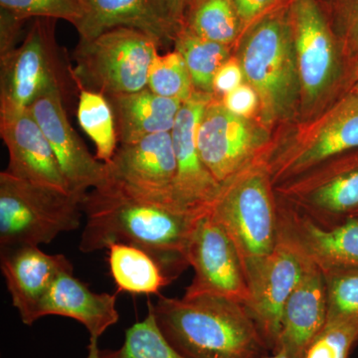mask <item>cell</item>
Masks as SVG:
<instances>
[{"instance_id": "obj_1", "label": "cell", "mask_w": 358, "mask_h": 358, "mask_svg": "<svg viewBox=\"0 0 358 358\" xmlns=\"http://www.w3.org/2000/svg\"><path fill=\"white\" fill-rule=\"evenodd\" d=\"M83 212L86 224L79 244L83 253L115 243L138 247L173 281L187 268L186 249L200 215L143 199L110 178L87 192Z\"/></svg>"}, {"instance_id": "obj_2", "label": "cell", "mask_w": 358, "mask_h": 358, "mask_svg": "<svg viewBox=\"0 0 358 358\" xmlns=\"http://www.w3.org/2000/svg\"><path fill=\"white\" fill-rule=\"evenodd\" d=\"M152 308L162 334L186 358H261L271 350L246 307L237 301L159 294Z\"/></svg>"}, {"instance_id": "obj_3", "label": "cell", "mask_w": 358, "mask_h": 358, "mask_svg": "<svg viewBox=\"0 0 358 358\" xmlns=\"http://www.w3.org/2000/svg\"><path fill=\"white\" fill-rule=\"evenodd\" d=\"M241 36L237 60L258 95L263 121L285 119L301 93L288 6L264 16Z\"/></svg>"}, {"instance_id": "obj_4", "label": "cell", "mask_w": 358, "mask_h": 358, "mask_svg": "<svg viewBox=\"0 0 358 358\" xmlns=\"http://www.w3.org/2000/svg\"><path fill=\"white\" fill-rule=\"evenodd\" d=\"M56 21L35 18L20 46L0 56V115L23 112L54 92L67 103L79 92L72 65L56 39Z\"/></svg>"}, {"instance_id": "obj_5", "label": "cell", "mask_w": 358, "mask_h": 358, "mask_svg": "<svg viewBox=\"0 0 358 358\" xmlns=\"http://www.w3.org/2000/svg\"><path fill=\"white\" fill-rule=\"evenodd\" d=\"M272 183L268 160H256L221 185L209 209L234 242L245 272L277 245L279 208Z\"/></svg>"}, {"instance_id": "obj_6", "label": "cell", "mask_w": 358, "mask_h": 358, "mask_svg": "<svg viewBox=\"0 0 358 358\" xmlns=\"http://www.w3.org/2000/svg\"><path fill=\"white\" fill-rule=\"evenodd\" d=\"M86 194L30 182L1 171L0 249L38 247L51 243L62 233L79 229Z\"/></svg>"}, {"instance_id": "obj_7", "label": "cell", "mask_w": 358, "mask_h": 358, "mask_svg": "<svg viewBox=\"0 0 358 358\" xmlns=\"http://www.w3.org/2000/svg\"><path fill=\"white\" fill-rule=\"evenodd\" d=\"M159 48L152 37L133 28L80 39L73 53L78 89L107 96L147 88L148 70Z\"/></svg>"}, {"instance_id": "obj_8", "label": "cell", "mask_w": 358, "mask_h": 358, "mask_svg": "<svg viewBox=\"0 0 358 358\" xmlns=\"http://www.w3.org/2000/svg\"><path fill=\"white\" fill-rule=\"evenodd\" d=\"M186 261L194 275L185 296H218L246 307L249 287L241 257L223 226L209 211L195 221Z\"/></svg>"}, {"instance_id": "obj_9", "label": "cell", "mask_w": 358, "mask_h": 358, "mask_svg": "<svg viewBox=\"0 0 358 358\" xmlns=\"http://www.w3.org/2000/svg\"><path fill=\"white\" fill-rule=\"evenodd\" d=\"M358 150V90L341 99L319 121L268 162L273 183L285 182L327 160Z\"/></svg>"}, {"instance_id": "obj_10", "label": "cell", "mask_w": 358, "mask_h": 358, "mask_svg": "<svg viewBox=\"0 0 358 358\" xmlns=\"http://www.w3.org/2000/svg\"><path fill=\"white\" fill-rule=\"evenodd\" d=\"M288 16L306 103L319 100L336 83L343 53L319 0H289Z\"/></svg>"}, {"instance_id": "obj_11", "label": "cell", "mask_w": 358, "mask_h": 358, "mask_svg": "<svg viewBox=\"0 0 358 358\" xmlns=\"http://www.w3.org/2000/svg\"><path fill=\"white\" fill-rule=\"evenodd\" d=\"M307 264V257L279 227L278 242L270 255L247 268L249 301L246 308L272 352L282 327V315Z\"/></svg>"}, {"instance_id": "obj_12", "label": "cell", "mask_w": 358, "mask_h": 358, "mask_svg": "<svg viewBox=\"0 0 358 358\" xmlns=\"http://www.w3.org/2000/svg\"><path fill=\"white\" fill-rule=\"evenodd\" d=\"M282 183L278 192L308 217L322 226L333 225L358 212V155L334 157ZM300 212V211H299Z\"/></svg>"}, {"instance_id": "obj_13", "label": "cell", "mask_w": 358, "mask_h": 358, "mask_svg": "<svg viewBox=\"0 0 358 358\" xmlns=\"http://www.w3.org/2000/svg\"><path fill=\"white\" fill-rule=\"evenodd\" d=\"M265 141L260 129L226 109L218 99L213 96L207 103L197 129V147L219 185L258 160Z\"/></svg>"}, {"instance_id": "obj_14", "label": "cell", "mask_w": 358, "mask_h": 358, "mask_svg": "<svg viewBox=\"0 0 358 358\" xmlns=\"http://www.w3.org/2000/svg\"><path fill=\"white\" fill-rule=\"evenodd\" d=\"M212 98L195 92L192 99L183 103L171 131L176 160L173 202L178 210L192 215L208 212L221 188L202 162L197 147L200 120Z\"/></svg>"}, {"instance_id": "obj_15", "label": "cell", "mask_w": 358, "mask_h": 358, "mask_svg": "<svg viewBox=\"0 0 358 358\" xmlns=\"http://www.w3.org/2000/svg\"><path fill=\"white\" fill-rule=\"evenodd\" d=\"M107 166L110 179L143 199L178 209L173 202L176 160L171 131L120 145Z\"/></svg>"}, {"instance_id": "obj_16", "label": "cell", "mask_w": 358, "mask_h": 358, "mask_svg": "<svg viewBox=\"0 0 358 358\" xmlns=\"http://www.w3.org/2000/svg\"><path fill=\"white\" fill-rule=\"evenodd\" d=\"M29 110L48 138L71 192L86 194L108 180L107 164L89 152L71 126L62 94L41 96Z\"/></svg>"}, {"instance_id": "obj_17", "label": "cell", "mask_w": 358, "mask_h": 358, "mask_svg": "<svg viewBox=\"0 0 358 358\" xmlns=\"http://www.w3.org/2000/svg\"><path fill=\"white\" fill-rule=\"evenodd\" d=\"M0 267L13 306L28 327L41 319L45 299L56 278L73 271L67 257L50 255L37 246L1 250Z\"/></svg>"}, {"instance_id": "obj_18", "label": "cell", "mask_w": 358, "mask_h": 358, "mask_svg": "<svg viewBox=\"0 0 358 358\" xmlns=\"http://www.w3.org/2000/svg\"><path fill=\"white\" fill-rule=\"evenodd\" d=\"M0 136L8 150L7 173L70 192L48 138L31 110L0 115Z\"/></svg>"}, {"instance_id": "obj_19", "label": "cell", "mask_w": 358, "mask_h": 358, "mask_svg": "<svg viewBox=\"0 0 358 358\" xmlns=\"http://www.w3.org/2000/svg\"><path fill=\"white\" fill-rule=\"evenodd\" d=\"M279 227L320 270L358 268V216L322 226L294 209H279Z\"/></svg>"}, {"instance_id": "obj_20", "label": "cell", "mask_w": 358, "mask_h": 358, "mask_svg": "<svg viewBox=\"0 0 358 358\" xmlns=\"http://www.w3.org/2000/svg\"><path fill=\"white\" fill-rule=\"evenodd\" d=\"M326 282L319 266L307 258L300 282L289 296L274 352L288 358H303L308 346L327 324Z\"/></svg>"}, {"instance_id": "obj_21", "label": "cell", "mask_w": 358, "mask_h": 358, "mask_svg": "<svg viewBox=\"0 0 358 358\" xmlns=\"http://www.w3.org/2000/svg\"><path fill=\"white\" fill-rule=\"evenodd\" d=\"M117 27L140 30L160 47L174 43L179 30L162 0H85L84 17L76 27L80 39Z\"/></svg>"}, {"instance_id": "obj_22", "label": "cell", "mask_w": 358, "mask_h": 358, "mask_svg": "<svg viewBox=\"0 0 358 358\" xmlns=\"http://www.w3.org/2000/svg\"><path fill=\"white\" fill-rule=\"evenodd\" d=\"M42 317L60 315L77 320L86 327L90 338L100 339L106 331L119 322L117 294L95 293L65 271L56 278L45 299Z\"/></svg>"}, {"instance_id": "obj_23", "label": "cell", "mask_w": 358, "mask_h": 358, "mask_svg": "<svg viewBox=\"0 0 358 358\" xmlns=\"http://www.w3.org/2000/svg\"><path fill=\"white\" fill-rule=\"evenodd\" d=\"M120 145L160 133H171L183 102L164 98L145 88L133 93L107 96Z\"/></svg>"}, {"instance_id": "obj_24", "label": "cell", "mask_w": 358, "mask_h": 358, "mask_svg": "<svg viewBox=\"0 0 358 358\" xmlns=\"http://www.w3.org/2000/svg\"><path fill=\"white\" fill-rule=\"evenodd\" d=\"M110 275L119 292L134 294H157L173 280L150 254L138 247L115 243L109 246Z\"/></svg>"}, {"instance_id": "obj_25", "label": "cell", "mask_w": 358, "mask_h": 358, "mask_svg": "<svg viewBox=\"0 0 358 358\" xmlns=\"http://www.w3.org/2000/svg\"><path fill=\"white\" fill-rule=\"evenodd\" d=\"M173 44L185 59L195 91L213 96L214 77L231 58L230 47L201 38L185 26L179 28Z\"/></svg>"}, {"instance_id": "obj_26", "label": "cell", "mask_w": 358, "mask_h": 358, "mask_svg": "<svg viewBox=\"0 0 358 358\" xmlns=\"http://www.w3.org/2000/svg\"><path fill=\"white\" fill-rule=\"evenodd\" d=\"M182 26L201 38L229 47L244 31L232 0H192Z\"/></svg>"}, {"instance_id": "obj_27", "label": "cell", "mask_w": 358, "mask_h": 358, "mask_svg": "<svg viewBox=\"0 0 358 358\" xmlns=\"http://www.w3.org/2000/svg\"><path fill=\"white\" fill-rule=\"evenodd\" d=\"M78 121L96 145V159L109 164L117 150L114 114L108 99L102 94L79 90Z\"/></svg>"}, {"instance_id": "obj_28", "label": "cell", "mask_w": 358, "mask_h": 358, "mask_svg": "<svg viewBox=\"0 0 358 358\" xmlns=\"http://www.w3.org/2000/svg\"><path fill=\"white\" fill-rule=\"evenodd\" d=\"M101 355L102 358H186L162 334L150 301L148 303L147 317L127 329L121 348L101 350Z\"/></svg>"}, {"instance_id": "obj_29", "label": "cell", "mask_w": 358, "mask_h": 358, "mask_svg": "<svg viewBox=\"0 0 358 358\" xmlns=\"http://www.w3.org/2000/svg\"><path fill=\"white\" fill-rule=\"evenodd\" d=\"M148 88L157 95L183 103L196 92L185 59L176 50L155 56L148 70Z\"/></svg>"}, {"instance_id": "obj_30", "label": "cell", "mask_w": 358, "mask_h": 358, "mask_svg": "<svg viewBox=\"0 0 358 358\" xmlns=\"http://www.w3.org/2000/svg\"><path fill=\"white\" fill-rule=\"evenodd\" d=\"M322 271L327 289V322L358 319V268Z\"/></svg>"}, {"instance_id": "obj_31", "label": "cell", "mask_w": 358, "mask_h": 358, "mask_svg": "<svg viewBox=\"0 0 358 358\" xmlns=\"http://www.w3.org/2000/svg\"><path fill=\"white\" fill-rule=\"evenodd\" d=\"M84 2L85 0H0V8L25 20H61L76 28L84 17Z\"/></svg>"}, {"instance_id": "obj_32", "label": "cell", "mask_w": 358, "mask_h": 358, "mask_svg": "<svg viewBox=\"0 0 358 358\" xmlns=\"http://www.w3.org/2000/svg\"><path fill=\"white\" fill-rule=\"evenodd\" d=\"M358 341V319L327 322L303 358H348Z\"/></svg>"}, {"instance_id": "obj_33", "label": "cell", "mask_w": 358, "mask_h": 358, "mask_svg": "<svg viewBox=\"0 0 358 358\" xmlns=\"http://www.w3.org/2000/svg\"><path fill=\"white\" fill-rule=\"evenodd\" d=\"M331 26L341 50L358 65V0H333Z\"/></svg>"}, {"instance_id": "obj_34", "label": "cell", "mask_w": 358, "mask_h": 358, "mask_svg": "<svg viewBox=\"0 0 358 358\" xmlns=\"http://www.w3.org/2000/svg\"><path fill=\"white\" fill-rule=\"evenodd\" d=\"M232 1L245 30L264 16L288 6L289 0H232Z\"/></svg>"}, {"instance_id": "obj_35", "label": "cell", "mask_w": 358, "mask_h": 358, "mask_svg": "<svg viewBox=\"0 0 358 358\" xmlns=\"http://www.w3.org/2000/svg\"><path fill=\"white\" fill-rule=\"evenodd\" d=\"M221 102L224 107L233 114L247 119L258 107L259 98L251 86L248 84H242L230 93L226 94Z\"/></svg>"}, {"instance_id": "obj_36", "label": "cell", "mask_w": 358, "mask_h": 358, "mask_svg": "<svg viewBox=\"0 0 358 358\" xmlns=\"http://www.w3.org/2000/svg\"><path fill=\"white\" fill-rule=\"evenodd\" d=\"M244 75L237 59L230 58L221 66L213 81V96H223L243 84Z\"/></svg>"}, {"instance_id": "obj_37", "label": "cell", "mask_w": 358, "mask_h": 358, "mask_svg": "<svg viewBox=\"0 0 358 358\" xmlns=\"http://www.w3.org/2000/svg\"><path fill=\"white\" fill-rule=\"evenodd\" d=\"M25 20L0 8V56L6 55L17 47Z\"/></svg>"}, {"instance_id": "obj_38", "label": "cell", "mask_w": 358, "mask_h": 358, "mask_svg": "<svg viewBox=\"0 0 358 358\" xmlns=\"http://www.w3.org/2000/svg\"><path fill=\"white\" fill-rule=\"evenodd\" d=\"M166 6L167 13L171 15V20L179 28L183 24L186 11L192 3V0H162Z\"/></svg>"}, {"instance_id": "obj_39", "label": "cell", "mask_w": 358, "mask_h": 358, "mask_svg": "<svg viewBox=\"0 0 358 358\" xmlns=\"http://www.w3.org/2000/svg\"><path fill=\"white\" fill-rule=\"evenodd\" d=\"M86 358H102V355H101V350L100 348H99L98 339L90 338L88 355H87Z\"/></svg>"}, {"instance_id": "obj_40", "label": "cell", "mask_w": 358, "mask_h": 358, "mask_svg": "<svg viewBox=\"0 0 358 358\" xmlns=\"http://www.w3.org/2000/svg\"><path fill=\"white\" fill-rule=\"evenodd\" d=\"M261 358H288L286 357V355H284V353L280 352H273L271 355H265V357H261Z\"/></svg>"}, {"instance_id": "obj_41", "label": "cell", "mask_w": 358, "mask_h": 358, "mask_svg": "<svg viewBox=\"0 0 358 358\" xmlns=\"http://www.w3.org/2000/svg\"><path fill=\"white\" fill-rule=\"evenodd\" d=\"M326 1L329 2V3L331 4V2L333 1V0H326Z\"/></svg>"}, {"instance_id": "obj_42", "label": "cell", "mask_w": 358, "mask_h": 358, "mask_svg": "<svg viewBox=\"0 0 358 358\" xmlns=\"http://www.w3.org/2000/svg\"><path fill=\"white\" fill-rule=\"evenodd\" d=\"M355 89L358 90V80H357V86H355Z\"/></svg>"}, {"instance_id": "obj_43", "label": "cell", "mask_w": 358, "mask_h": 358, "mask_svg": "<svg viewBox=\"0 0 358 358\" xmlns=\"http://www.w3.org/2000/svg\"><path fill=\"white\" fill-rule=\"evenodd\" d=\"M355 215H357V216H358V212H357V214H355Z\"/></svg>"}, {"instance_id": "obj_44", "label": "cell", "mask_w": 358, "mask_h": 358, "mask_svg": "<svg viewBox=\"0 0 358 358\" xmlns=\"http://www.w3.org/2000/svg\"></svg>"}]
</instances>
